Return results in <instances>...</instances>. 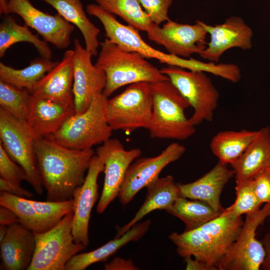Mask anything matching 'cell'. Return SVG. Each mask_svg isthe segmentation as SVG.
I'll list each match as a JSON object with an SVG mask.
<instances>
[{
    "instance_id": "obj_40",
    "label": "cell",
    "mask_w": 270,
    "mask_h": 270,
    "mask_svg": "<svg viewBox=\"0 0 270 270\" xmlns=\"http://www.w3.org/2000/svg\"><path fill=\"white\" fill-rule=\"evenodd\" d=\"M0 206V224L9 226L19 222L18 218L13 210L4 206Z\"/></svg>"
},
{
    "instance_id": "obj_10",
    "label": "cell",
    "mask_w": 270,
    "mask_h": 270,
    "mask_svg": "<svg viewBox=\"0 0 270 270\" xmlns=\"http://www.w3.org/2000/svg\"><path fill=\"white\" fill-rule=\"evenodd\" d=\"M34 138L26 124L0 107V142L11 158L24 170L28 182L40 195L44 187L34 152Z\"/></svg>"
},
{
    "instance_id": "obj_43",
    "label": "cell",
    "mask_w": 270,
    "mask_h": 270,
    "mask_svg": "<svg viewBox=\"0 0 270 270\" xmlns=\"http://www.w3.org/2000/svg\"><path fill=\"white\" fill-rule=\"evenodd\" d=\"M8 226H7L0 224V242L5 237L8 232Z\"/></svg>"
},
{
    "instance_id": "obj_20",
    "label": "cell",
    "mask_w": 270,
    "mask_h": 270,
    "mask_svg": "<svg viewBox=\"0 0 270 270\" xmlns=\"http://www.w3.org/2000/svg\"><path fill=\"white\" fill-rule=\"evenodd\" d=\"M75 114L74 104L40 98L30 94L26 124L35 138L48 137Z\"/></svg>"
},
{
    "instance_id": "obj_16",
    "label": "cell",
    "mask_w": 270,
    "mask_h": 270,
    "mask_svg": "<svg viewBox=\"0 0 270 270\" xmlns=\"http://www.w3.org/2000/svg\"><path fill=\"white\" fill-rule=\"evenodd\" d=\"M207 34L200 20L189 24L170 20L162 28L158 25L147 36L150 40L164 46L168 54L186 58L194 54H200L206 48Z\"/></svg>"
},
{
    "instance_id": "obj_11",
    "label": "cell",
    "mask_w": 270,
    "mask_h": 270,
    "mask_svg": "<svg viewBox=\"0 0 270 270\" xmlns=\"http://www.w3.org/2000/svg\"><path fill=\"white\" fill-rule=\"evenodd\" d=\"M270 216V204L246 214L241 232L220 260V270H258L266 257L262 242L256 238L258 226Z\"/></svg>"
},
{
    "instance_id": "obj_14",
    "label": "cell",
    "mask_w": 270,
    "mask_h": 270,
    "mask_svg": "<svg viewBox=\"0 0 270 270\" xmlns=\"http://www.w3.org/2000/svg\"><path fill=\"white\" fill-rule=\"evenodd\" d=\"M186 152L184 146L172 142L156 156L136 158L128 167L118 197L124 205L128 204L142 188L159 178L168 164L180 158Z\"/></svg>"
},
{
    "instance_id": "obj_13",
    "label": "cell",
    "mask_w": 270,
    "mask_h": 270,
    "mask_svg": "<svg viewBox=\"0 0 270 270\" xmlns=\"http://www.w3.org/2000/svg\"><path fill=\"white\" fill-rule=\"evenodd\" d=\"M138 148L126 150L117 138H109L96 149V154L104 164L103 188L96 206L102 214L118 196L129 166L141 154Z\"/></svg>"
},
{
    "instance_id": "obj_3",
    "label": "cell",
    "mask_w": 270,
    "mask_h": 270,
    "mask_svg": "<svg viewBox=\"0 0 270 270\" xmlns=\"http://www.w3.org/2000/svg\"><path fill=\"white\" fill-rule=\"evenodd\" d=\"M100 50L95 65L105 73L106 81L102 94L108 98L126 85L169 80L137 52L124 50L108 38L100 42Z\"/></svg>"
},
{
    "instance_id": "obj_19",
    "label": "cell",
    "mask_w": 270,
    "mask_h": 270,
    "mask_svg": "<svg viewBox=\"0 0 270 270\" xmlns=\"http://www.w3.org/2000/svg\"><path fill=\"white\" fill-rule=\"evenodd\" d=\"M201 23L210 34V40L199 55L209 62H218L223 54L231 48L248 50L252 48V30L240 16H230L222 24L214 26L202 21Z\"/></svg>"
},
{
    "instance_id": "obj_34",
    "label": "cell",
    "mask_w": 270,
    "mask_h": 270,
    "mask_svg": "<svg viewBox=\"0 0 270 270\" xmlns=\"http://www.w3.org/2000/svg\"><path fill=\"white\" fill-rule=\"evenodd\" d=\"M236 198L234 203L224 211L236 216H242L260 208V202L254 192L252 180L236 182Z\"/></svg>"
},
{
    "instance_id": "obj_24",
    "label": "cell",
    "mask_w": 270,
    "mask_h": 270,
    "mask_svg": "<svg viewBox=\"0 0 270 270\" xmlns=\"http://www.w3.org/2000/svg\"><path fill=\"white\" fill-rule=\"evenodd\" d=\"M236 182L252 180L270 167V128L263 127L243 154L230 164Z\"/></svg>"
},
{
    "instance_id": "obj_25",
    "label": "cell",
    "mask_w": 270,
    "mask_h": 270,
    "mask_svg": "<svg viewBox=\"0 0 270 270\" xmlns=\"http://www.w3.org/2000/svg\"><path fill=\"white\" fill-rule=\"evenodd\" d=\"M146 199L134 218L122 227L117 228L115 238L122 235L144 216L156 210H166L180 196L178 184L172 176L158 178L146 186Z\"/></svg>"
},
{
    "instance_id": "obj_26",
    "label": "cell",
    "mask_w": 270,
    "mask_h": 270,
    "mask_svg": "<svg viewBox=\"0 0 270 270\" xmlns=\"http://www.w3.org/2000/svg\"><path fill=\"white\" fill-rule=\"evenodd\" d=\"M149 220L136 223L120 236L115 238L94 250L78 253L66 264L65 270H84L98 262L106 260L124 246L140 239L148 231Z\"/></svg>"
},
{
    "instance_id": "obj_39",
    "label": "cell",
    "mask_w": 270,
    "mask_h": 270,
    "mask_svg": "<svg viewBox=\"0 0 270 270\" xmlns=\"http://www.w3.org/2000/svg\"><path fill=\"white\" fill-rule=\"evenodd\" d=\"M106 270H138L132 260H126L119 257H115L108 263L104 264Z\"/></svg>"
},
{
    "instance_id": "obj_17",
    "label": "cell",
    "mask_w": 270,
    "mask_h": 270,
    "mask_svg": "<svg viewBox=\"0 0 270 270\" xmlns=\"http://www.w3.org/2000/svg\"><path fill=\"white\" fill-rule=\"evenodd\" d=\"M74 63L72 92L76 114L84 112L96 94L102 93L106 76L100 68L93 64L92 55L80 40L74 43Z\"/></svg>"
},
{
    "instance_id": "obj_36",
    "label": "cell",
    "mask_w": 270,
    "mask_h": 270,
    "mask_svg": "<svg viewBox=\"0 0 270 270\" xmlns=\"http://www.w3.org/2000/svg\"><path fill=\"white\" fill-rule=\"evenodd\" d=\"M138 0L152 20L156 24L159 25L170 20L168 16V12L172 0Z\"/></svg>"
},
{
    "instance_id": "obj_21",
    "label": "cell",
    "mask_w": 270,
    "mask_h": 270,
    "mask_svg": "<svg viewBox=\"0 0 270 270\" xmlns=\"http://www.w3.org/2000/svg\"><path fill=\"white\" fill-rule=\"evenodd\" d=\"M74 50L66 51L61 61L37 82L30 92L36 97L74 104Z\"/></svg>"
},
{
    "instance_id": "obj_42",
    "label": "cell",
    "mask_w": 270,
    "mask_h": 270,
    "mask_svg": "<svg viewBox=\"0 0 270 270\" xmlns=\"http://www.w3.org/2000/svg\"><path fill=\"white\" fill-rule=\"evenodd\" d=\"M186 264V269L187 270H210V268L204 262L192 256L184 258Z\"/></svg>"
},
{
    "instance_id": "obj_8",
    "label": "cell",
    "mask_w": 270,
    "mask_h": 270,
    "mask_svg": "<svg viewBox=\"0 0 270 270\" xmlns=\"http://www.w3.org/2000/svg\"><path fill=\"white\" fill-rule=\"evenodd\" d=\"M74 213L66 214L54 227L34 233L36 248L28 270H65L68 262L86 246L74 242L72 234Z\"/></svg>"
},
{
    "instance_id": "obj_41",
    "label": "cell",
    "mask_w": 270,
    "mask_h": 270,
    "mask_svg": "<svg viewBox=\"0 0 270 270\" xmlns=\"http://www.w3.org/2000/svg\"><path fill=\"white\" fill-rule=\"evenodd\" d=\"M262 242L266 250V257L261 268L264 270H270V232L264 236Z\"/></svg>"
},
{
    "instance_id": "obj_31",
    "label": "cell",
    "mask_w": 270,
    "mask_h": 270,
    "mask_svg": "<svg viewBox=\"0 0 270 270\" xmlns=\"http://www.w3.org/2000/svg\"><path fill=\"white\" fill-rule=\"evenodd\" d=\"M108 12L120 16L138 31L152 32L158 25L143 10L138 0H94Z\"/></svg>"
},
{
    "instance_id": "obj_5",
    "label": "cell",
    "mask_w": 270,
    "mask_h": 270,
    "mask_svg": "<svg viewBox=\"0 0 270 270\" xmlns=\"http://www.w3.org/2000/svg\"><path fill=\"white\" fill-rule=\"evenodd\" d=\"M108 98L96 94L84 112L69 118L54 134L46 137L66 148L76 150L92 148L110 138L112 129L106 116Z\"/></svg>"
},
{
    "instance_id": "obj_12",
    "label": "cell",
    "mask_w": 270,
    "mask_h": 270,
    "mask_svg": "<svg viewBox=\"0 0 270 270\" xmlns=\"http://www.w3.org/2000/svg\"><path fill=\"white\" fill-rule=\"evenodd\" d=\"M0 205L13 210L19 223L34 233H43L54 227L73 212V198L62 202H40L0 192Z\"/></svg>"
},
{
    "instance_id": "obj_45",
    "label": "cell",
    "mask_w": 270,
    "mask_h": 270,
    "mask_svg": "<svg viewBox=\"0 0 270 270\" xmlns=\"http://www.w3.org/2000/svg\"><path fill=\"white\" fill-rule=\"evenodd\" d=\"M268 172L270 174V167L267 170Z\"/></svg>"
},
{
    "instance_id": "obj_4",
    "label": "cell",
    "mask_w": 270,
    "mask_h": 270,
    "mask_svg": "<svg viewBox=\"0 0 270 270\" xmlns=\"http://www.w3.org/2000/svg\"><path fill=\"white\" fill-rule=\"evenodd\" d=\"M152 109L148 129L152 138L186 140L196 132L184 112L187 100L168 80L151 83Z\"/></svg>"
},
{
    "instance_id": "obj_22",
    "label": "cell",
    "mask_w": 270,
    "mask_h": 270,
    "mask_svg": "<svg viewBox=\"0 0 270 270\" xmlns=\"http://www.w3.org/2000/svg\"><path fill=\"white\" fill-rule=\"evenodd\" d=\"M0 270H28L36 248L33 232L19 222L8 226L0 242Z\"/></svg>"
},
{
    "instance_id": "obj_37",
    "label": "cell",
    "mask_w": 270,
    "mask_h": 270,
    "mask_svg": "<svg viewBox=\"0 0 270 270\" xmlns=\"http://www.w3.org/2000/svg\"><path fill=\"white\" fill-rule=\"evenodd\" d=\"M254 192L260 202L270 204V174L267 170L252 180Z\"/></svg>"
},
{
    "instance_id": "obj_33",
    "label": "cell",
    "mask_w": 270,
    "mask_h": 270,
    "mask_svg": "<svg viewBox=\"0 0 270 270\" xmlns=\"http://www.w3.org/2000/svg\"><path fill=\"white\" fill-rule=\"evenodd\" d=\"M30 93L0 80V106L18 120L26 124Z\"/></svg>"
},
{
    "instance_id": "obj_38",
    "label": "cell",
    "mask_w": 270,
    "mask_h": 270,
    "mask_svg": "<svg viewBox=\"0 0 270 270\" xmlns=\"http://www.w3.org/2000/svg\"><path fill=\"white\" fill-rule=\"evenodd\" d=\"M0 192H6L18 197L30 198L33 196V194L30 191L16 184L0 178Z\"/></svg>"
},
{
    "instance_id": "obj_30",
    "label": "cell",
    "mask_w": 270,
    "mask_h": 270,
    "mask_svg": "<svg viewBox=\"0 0 270 270\" xmlns=\"http://www.w3.org/2000/svg\"><path fill=\"white\" fill-rule=\"evenodd\" d=\"M58 62L40 58L31 60L26 67L16 69L0 62V80L30 92L36 83Z\"/></svg>"
},
{
    "instance_id": "obj_29",
    "label": "cell",
    "mask_w": 270,
    "mask_h": 270,
    "mask_svg": "<svg viewBox=\"0 0 270 270\" xmlns=\"http://www.w3.org/2000/svg\"><path fill=\"white\" fill-rule=\"evenodd\" d=\"M26 26L18 24L11 16H6L0 24V57L2 58L8 48L20 42L30 43L36 48L40 56L50 59L52 52L47 42L33 34Z\"/></svg>"
},
{
    "instance_id": "obj_32",
    "label": "cell",
    "mask_w": 270,
    "mask_h": 270,
    "mask_svg": "<svg viewBox=\"0 0 270 270\" xmlns=\"http://www.w3.org/2000/svg\"><path fill=\"white\" fill-rule=\"evenodd\" d=\"M166 211L184 222V231L197 228L222 212L214 210L201 200L182 196L178 198Z\"/></svg>"
},
{
    "instance_id": "obj_7",
    "label": "cell",
    "mask_w": 270,
    "mask_h": 270,
    "mask_svg": "<svg viewBox=\"0 0 270 270\" xmlns=\"http://www.w3.org/2000/svg\"><path fill=\"white\" fill-rule=\"evenodd\" d=\"M152 94L151 83H134L108 100L106 116L113 130L130 133L144 128L148 130L151 122Z\"/></svg>"
},
{
    "instance_id": "obj_27",
    "label": "cell",
    "mask_w": 270,
    "mask_h": 270,
    "mask_svg": "<svg viewBox=\"0 0 270 270\" xmlns=\"http://www.w3.org/2000/svg\"><path fill=\"white\" fill-rule=\"evenodd\" d=\"M40 0L52 6L66 20L76 26L84 38L85 48L92 56H97L100 30L87 17L81 0Z\"/></svg>"
},
{
    "instance_id": "obj_44",
    "label": "cell",
    "mask_w": 270,
    "mask_h": 270,
    "mask_svg": "<svg viewBox=\"0 0 270 270\" xmlns=\"http://www.w3.org/2000/svg\"><path fill=\"white\" fill-rule=\"evenodd\" d=\"M6 1L7 0H0V12L1 14H8Z\"/></svg>"
},
{
    "instance_id": "obj_35",
    "label": "cell",
    "mask_w": 270,
    "mask_h": 270,
    "mask_svg": "<svg viewBox=\"0 0 270 270\" xmlns=\"http://www.w3.org/2000/svg\"><path fill=\"white\" fill-rule=\"evenodd\" d=\"M0 176L9 182L20 184L22 181L28 180L24 170L7 154L0 142Z\"/></svg>"
},
{
    "instance_id": "obj_28",
    "label": "cell",
    "mask_w": 270,
    "mask_h": 270,
    "mask_svg": "<svg viewBox=\"0 0 270 270\" xmlns=\"http://www.w3.org/2000/svg\"><path fill=\"white\" fill-rule=\"evenodd\" d=\"M258 133V130H246L222 131L212 138L210 148L220 161L231 164L243 154Z\"/></svg>"
},
{
    "instance_id": "obj_15",
    "label": "cell",
    "mask_w": 270,
    "mask_h": 270,
    "mask_svg": "<svg viewBox=\"0 0 270 270\" xmlns=\"http://www.w3.org/2000/svg\"><path fill=\"white\" fill-rule=\"evenodd\" d=\"M8 14H14L23 20L24 25L34 29L44 41L58 49L68 48L74 26L57 14L44 12L28 0H7Z\"/></svg>"
},
{
    "instance_id": "obj_2",
    "label": "cell",
    "mask_w": 270,
    "mask_h": 270,
    "mask_svg": "<svg viewBox=\"0 0 270 270\" xmlns=\"http://www.w3.org/2000/svg\"><path fill=\"white\" fill-rule=\"evenodd\" d=\"M243 224L242 216L224 210L220 216L200 226L182 234L174 232L168 238L176 246L181 257L193 256L210 270H216L239 236Z\"/></svg>"
},
{
    "instance_id": "obj_6",
    "label": "cell",
    "mask_w": 270,
    "mask_h": 270,
    "mask_svg": "<svg viewBox=\"0 0 270 270\" xmlns=\"http://www.w3.org/2000/svg\"><path fill=\"white\" fill-rule=\"evenodd\" d=\"M86 11L97 18L103 25L105 36L111 42L127 52H137L146 58H154L162 64L190 70L204 71L206 63L192 58L186 59L154 48L141 38L138 31L119 22L114 15L97 4H89Z\"/></svg>"
},
{
    "instance_id": "obj_18",
    "label": "cell",
    "mask_w": 270,
    "mask_h": 270,
    "mask_svg": "<svg viewBox=\"0 0 270 270\" xmlns=\"http://www.w3.org/2000/svg\"><path fill=\"white\" fill-rule=\"evenodd\" d=\"M104 170V164L97 154L92 157L82 184L74 196L72 234L74 242L86 246L89 244L88 226L92 208L98 197V178Z\"/></svg>"
},
{
    "instance_id": "obj_23",
    "label": "cell",
    "mask_w": 270,
    "mask_h": 270,
    "mask_svg": "<svg viewBox=\"0 0 270 270\" xmlns=\"http://www.w3.org/2000/svg\"><path fill=\"white\" fill-rule=\"evenodd\" d=\"M228 164L218 160L209 172L196 180L187 184H178L180 196L204 202L214 210L223 212L220 202L222 190L234 172L228 168Z\"/></svg>"
},
{
    "instance_id": "obj_1",
    "label": "cell",
    "mask_w": 270,
    "mask_h": 270,
    "mask_svg": "<svg viewBox=\"0 0 270 270\" xmlns=\"http://www.w3.org/2000/svg\"><path fill=\"white\" fill-rule=\"evenodd\" d=\"M34 146L46 200L72 198L76 190L84 180L85 172L95 154L94 150L70 148L46 137L35 138Z\"/></svg>"
},
{
    "instance_id": "obj_9",
    "label": "cell",
    "mask_w": 270,
    "mask_h": 270,
    "mask_svg": "<svg viewBox=\"0 0 270 270\" xmlns=\"http://www.w3.org/2000/svg\"><path fill=\"white\" fill-rule=\"evenodd\" d=\"M160 70L192 107L194 113L189 120L193 126L212 120L220 94L204 72L168 65Z\"/></svg>"
}]
</instances>
